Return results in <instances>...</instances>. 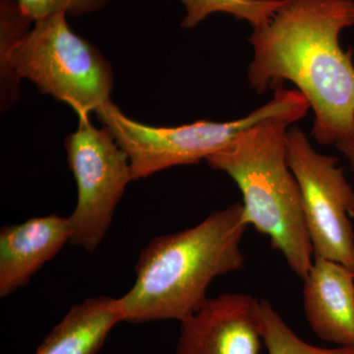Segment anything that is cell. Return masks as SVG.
Returning a JSON list of instances; mask_svg holds the SVG:
<instances>
[{
    "label": "cell",
    "instance_id": "cell-1",
    "mask_svg": "<svg viewBox=\"0 0 354 354\" xmlns=\"http://www.w3.org/2000/svg\"><path fill=\"white\" fill-rule=\"evenodd\" d=\"M354 27V0H286L249 36L247 80L259 95L295 84L314 111L312 136L324 146L354 136L353 50L339 43Z\"/></svg>",
    "mask_w": 354,
    "mask_h": 354
},
{
    "label": "cell",
    "instance_id": "cell-2",
    "mask_svg": "<svg viewBox=\"0 0 354 354\" xmlns=\"http://www.w3.org/2000/svg\"><path fill=\"white\" fill-rule=\"evenodd\" d=\"M247 227L243 206L235 203L195 227L155 237L139 255L134 285L118 298L123 322L181 323L196 313L214 279L245 265Z\"/></svg>",
    "mask_w": 354,
    "mask_h": 354
},
{
    "label": "cell",
    "instance_id": "cell-3",
    "mask_svg": "<svg viewBox=\"0 0 354 354\" xmlns=\"http://www.w3.org/2000/svg\"><path fill=\"white\" fill-rule=\"evenodd\" d=\"M297 121L290 116L263 121L206 162L232 177L243 197L248 225L267 235L272 248L304 279L313 266L314 249L299 185L286 158V134Z\"/></svg>",
    "mask_w": 354,
    "mask_h": 354
},
{
    "label": "cell",
    "instance_id": "cell-4",
    "mask_svg": "<svg viewBox=\"0 0 354 354\" xmlns=\"http://www.w3.org/2000/svg\"><path fill=\"white\" fill-rule=\"evenodd\" d=\"M64 14L35 23L0 65L2 111L19 99L21 79L65 102L78 115H90L111 101V65L92 43L72 31Z\"/></svg>",
    "mask_w": 354,
    "mask_h": 354
},
{
    "label": "cell",
    "instance_id": "cell-5",
    "mask_svg": "<svg viewBox=\"0 0 354 354\" xmlns=\"http://www.w3.org/2000/svg\"><path fill=\"white\" fill-rule=\"evenodd\" d=\"M309 102L299 91L279 88L264 106L228 122L200 120L176 127H156L133 120L113 102L97 109L102 125L127 153L133 179L147 178L176 165L199 164L225 149L235 137L263 121L290 116L300 120Z\"/></svg>",
    "mask_w": 354,
    "mask_h": 354
},
{
    "label": "cell",
    "instance_id": "cell-6",
    "mask_svg": "<svg viewBox=\"0 0 354 354\" xmlns=\"http://www.w3.org/2000/svg\"><path fill=\"white\" fill-rule=\"evenodd\" d=\"M78 128L65 140L67 162L75 178L78 197L68 216L69 243L94 253L113 223L116 206L133 179L127 153L106 127H95L81 116Z\"/></svg>",
    "mask_w": 354,
    "mask_h": 354
},
{
    "label": "cell",
    "instance_id": "cell-7",
    "mask_svg": "<svg viewBox=\"0 0 354 354\" xmlns=\"http://www.w3.org/2000/svg\"><path fill=\"white\" fill-rule=\"evenodd\" d=\"M286 158L301 192L314 256L354 272V189L339 158L317 152L298 127L286 134Z\"/></svg>",
    "mask_w": 354,
    "mask_h": 354
},
{
    "label": "cell",
    "instance_id": "cell-8",
    "mask_svg": "<svg viewBox=\"0 0 354 354\" xmlns=\"http://www.w3.org/2000/svg\"><path fill=\"white\" fill-rule=\"evenodd\" d=\"M176 354H259L260 301L244 293L211 298L181 322Z\"/></svg>",
    "mask_w": 354,
    "mask_h": 354
},
{
    "label": "cell",
    "instance_id": "cell-9",
    "mask_svg": "<svg viewBox=\"0 0 354 354\" xmlns=\"http://www.w3.org/2000/svg\"><path fill=\"white\" fill-rule=\"evenodd\" d=\"M71 236L69 218L55 214L2 227L0 297H8L29 283L32 277L70 242Z\"/></svg>",
    "mask_w": 354,
    "mask_h": 354
},
{
    "label": "cell",
    "instance_id": "cell-10",
    "mask_svg": "<svg viewBox=\"0 0 354 354\" xmlns=\"http://www.w3.org/2000/svg\"><path fill=\"white\" fill-rule=\"evenodd\" d=\"M304 281V312L312 330L323 341L354 348V272L314 256Z\"/></svg>",
    "mask_w": 354,
    "mask_h": 354
},
{
    "label": "cell",
    "instance_id": "cell-11",
    "mask_svg": "<svg viewBox=\"0 0 354 354\" xmlns=\"http://www.w3.org/2000/svg\"><path fill=\"white\" fill-rule=\"evenodd\" d=\"M120 322L123 316L118 298H88L70 308L35 354H97Z\"/></svg>",
    "mask_w": 354,
    "mask_h": 354
},
{
    "label": "cell",
    "instance_id": "cell-12",
    "mask_svg": "<svg viewBox=\"0 0 354 354\" xmlns=\"http://www.w3.org/2000/svg\"><path fill=\"white\" fill-rule=\"evenodd\" d=\"M185 7L181 21L184 29H192L215 13H225L245 21L253 29L262 27L274 17L286 0H180Z\"/></svg>",
    "mask_w": 354,
    "mask_h": 354
},
{
    "label": "cell",
    "instance_id": "cell-13",
    "mask_svg": "<svg viewBox=\"0 0 354 354\" xmlns=\"http://www.w3.org/2000/svg\"><path fill=\"white\" fill-rule=\"evenodd\" d=\"M261 332L269 354H354V348H324L304 342L267 300L260 301Z\"/></svg>",
    "mask_w": 354,
    "mask_h": 354
},
{
    "label": "cell",
    "instance_id": "cell-14",
    "mask_svg": "<svg viewBox=\"0 0 354 354\" xmlns=\"http://www.w3.org/2000/svg\"><path fill=\"white\" fill-rule=\"evenodd\" d=\"M113 0H17L23 12L35 23L64 14L88 15L102 10Z\"/></svg>",
    "mask_w": 354,
    "mask_h": 354
},
{
    "label": "cell",
    "instance_id": "cell-15",
    "mask_svg": "<svg viewBox=\"0 0 354 354\" xmlns=\"http://www.w3.org/2000/svg\"><path fill=\"white\" fill-rule=\"evenodd\" d=\"M335 147L348 160L349 165L354 171V136L339 142Z\"/></svg>",
    "mask_w": 354,
    "mask_h": 354
}]
</instances>
